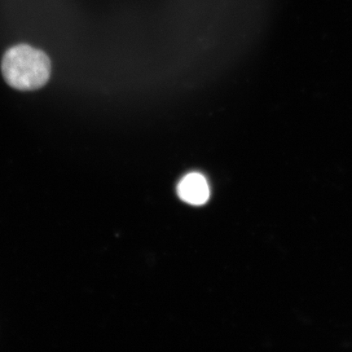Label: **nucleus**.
Segmentation results:
<instances>
[{"label":"nucleus","instance_id":"f257e3e1","mask_svg":"<svg viewBox=\"0 0 352 352\" xmlns=\"http://www.w3.org/2000/svg\"><path fill=\"white\" fill-rule=\"evenodd\" d=\"M51 61L43 52L20 44L10 48L2 60V72L8 85L21 91L38 89L51 76Z\"/></svg>","mask_w":352,"mask_h":352},{"label":"nucleus","instance_id":"f03ea898","mask_svg":"<svg viewBox=\"0 0 352 352\" xmlns=\"http://www.w3.org/2000/svg\"><path fill=\"white\" fill-rule=\"evenodd\" d=\"M178 195L184 201L193 206H201L208 201L210 188L208 180L199 173H190L180 180Z\"/></svg>","mask_w":352,"mask_h":352}]
</instances>
